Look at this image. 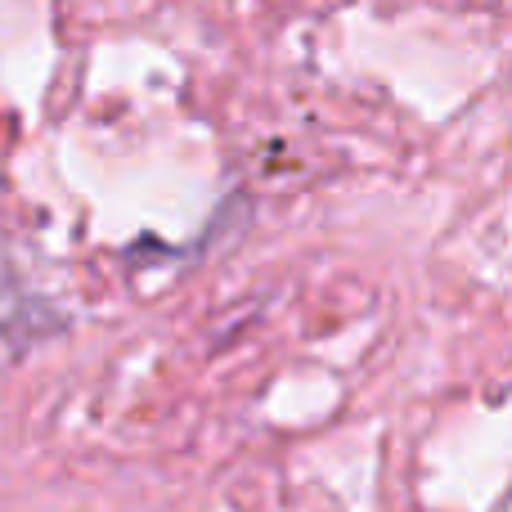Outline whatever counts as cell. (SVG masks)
Masks as SVG:
<instances>
[]
</instances>
